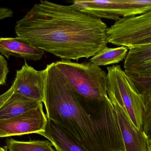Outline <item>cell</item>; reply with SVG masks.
I'll return each mask as SVG.
<instances>
[{
	"mask_svg": "<svg viewBox=\"0 0 151 151\" xmlns=\"http://www.w3.org/2000/svg\"><path fill=\"white\" fill-rule=\"evenodd\" d=\"M47 69L37 71L25 61L24 64L16 72L12 82L13 92L27 98L43 103Z\"/></svg>",
	"mask_w": 151,
	"mask_h": 151,
	"instance_id": "cell-8",
	"label": "cell"
},
{
	"mask_svg": "<svg viewBox=\"0 0 151 151\" xmlns=\"http://www.w3.org/2000/svg\"><path fill=\"white\" fill-rule=\"evenodd\" d=\"M108 43L128 49L151 45V9L142 15L120 18L108 27Z\"/></svg>",
	"mask_w": 151,
	"mask_h": 151,
	"instance_id": "cell-5",
	"label": "cell"
},
{
	"mask_svg": "<svg viewBox=\"0 0 151 151\" xmlns=\"http://www.w3.org/2000/svg\"><path fill=\"white\" fill-rule=\"evenodd\" d=\"M148 151H151V140H148Z\"/></svg>",
	"mask_w": 151,
	"mask_h": 151,
	"instance_id": "cell-20",
	"label": "cell"
},
{
	"mask_svg": "<svg viewBox=\"0 0 151 151\" xmlns=\"http://www.w3.org/2000/svg\"><path fill=\"white\" fill-rule=\"evenodd\" d=\"M13 15V12L10 9L0 7V20L11 17Z\"/></svg>",
	"mask_w": 151,
	"mask_h": 151,
	"instance_id": "cell-18",
	"label": "cell"
},
{
	"mask_svg": "<svg viewBox=\"0 0 151 151\" xmlns=\"http://www.w3.org/2000/svg\"><path fill=\"white\" fill-rule=\"evenodd\" d=\"M46 116L85 151H125L113 105L109 97L89 99L68 84L54 63L46 66Z\"/></svg>",
	"mask_w": 151,
	"mask_h": 151,
	"instance_id": "cell-1",
	"label": "cell"
},
{
	"mask_svg": "<svg viewBox=\"0 0 151 151\" xmlns=\"http://www.w3.org/2000/svg\"><path fill=\"white\" fill-rule=\"evenodd\" d=\"M70 87L80 95L96 100L108 97L106 72L90 62L78 63L62 59L54 62Z\"/></svg>",
	"mask_w": 151,
	"mask_h": 151,
	"instance_id": "cell-3",
	"label": "cell"
},
{
	"mask_svg": "<svg viewBox=\"0 0 151 151\" xmlns=\"http://www.w3.org/2000/svg\"><path fill=\"white\" fill-rule=\"evenodd\" d=\"M0 151H8V150L6 146H5L4 148H2V147H0Z\"/></svg>",
	"mask_w": 151,
	"mask_h": 151,
	"instance_id": "cell-21",
	"label": "cell"
},
{
	"mask_svg": "<svg viewBox=\"0 0 151 151\" xmlns=\"http://www.w3.org/2000/svg\"><path fill=\"white\" fill-rule=\"evenodd\" d=\"M47 118L42 103L35 109L8 119L0 120V138L28 134H40L45 130Z\"/></svg>",
	"mask_w": 151,
	"mask_h": 151,
	"instance_id": "cell-7",
	"label": "cell"
},
{
	"mask_svg": "<svg viewBox=\"0 0 151 151\" xmlns=\"http://www.w3.org/2000/svg\"><path fill=\"white\" fill-rule=\"evenodd\" d=\"M41 103L13 92L0 107V120L22 115L37 108Z\"/></svg>",
	"mask_w": 151,
	"mask_h": 151,
	"instance_id": "cell-12",
	"label": "cell"
},
{
	"mask_svg": "<svg viewBox=\"0 0 151 151\" xmlns=\"http://www.w3.org/2000/svg\"><path fill=\"white\" fill-rule=\"evenodd\" d=\"M111 102L117 115L125 151H148V139L144 132L135 126L118 103Z\"/></svg>",
	"mask_w": 151,
	"mask_h": 151,
	"instance_id": "cell-9",
	"label": "cell"
},
{
	"mask_svg": "<svg viewBox=\"0 0 151 151\" xmlns=\"http://www.w3.org/2000/svg\"><path fill=\"white\" fill-rule=\"evenodd\" d=\"M128 51V48L124 46L115 48L106 46L92 56L90 62L98 66L118 64L125 59Z\"/></svg>",
	"mask_w": 151,
	"mask_h": 151,
	"instance_id": "cell-14",
	"label": "cell"
},
{
	"mask_svg": "<svg viewBox=\"0 0 151 151\" xmlns=\"http://www.w3.org/2000/svg\"><path fill=\"white\" fill-rule=\"evenodd\" d=\"M0 53L8 59L14 56L36 61L43 58L45 51L17 37L0 38Z\"/></svg>",
	"mask_w": 151,
	"mask_h": 151,
	"instance_id": "cell-11",
	"label": "cell"
},
{
	"mask_svg": "<svg viewBox=\"0 0 151 151\" xmlns=\"http://www.w3.org/2000/svg\"><path fill=\"white\" fill-rule=\"evenodd\" d=\"M8 151H56L49 141H30L22 142L7 139L5 141Z\"/></svg>",
	"mask_w": 151,
	"mask_h": 151,
	"instance_id": "cell-15",
	"label": "cell"
},
{
	"mask_svg": "<svg viewBox=\"0 0 151 151\" xmlns=\"http://www.w3.org/2000/svg\"><path fill=\"white\" fill-rule=\"evenodd\" d=\"M13 93V88L12 86L5 93L0 95V107L10 97Z\"/></svg>",
	"mask_w": 151,
	"mask_h": 151,
	"instance_id": "cell-19",
	"label": "cell"
},
{
	"mask_svg": "<svg viewBox=\"0 0 151 151\" xmlns=\"http://www.w3.org/2000/svg\"><path fill=\"white\" fill-rule=\"evenodd\" d=\"M108 28L101 19L76 9L40 1L20 20L17 37L65 60L78 61L95 56L108 43Z\"/></svg>",
	"mask_w": 151,
	"mask_h": 151,
	"instance_id": "cell-2",
	"label": "cell"
},
{
	"mask_svg": "<svg viewBox=\"0 0 151 151\" xmlns=\"http://www.w3.org/2000/svg\"><path fill=\"white\" fill-rule=\"evenodd\" d=\"M124 68L134 81L151 79V45L129 50Z\"/></svg>",
	"mask_w": 151,
	"mask_h": 151,
	"instance_id": "cell-10",
	"label": "cell"
},
{
	"mask_svg": "<svg viewBox=\"0 0 151 151\" xmlns=\"http://www.w3.org/2000/svg\"><path fill=\"white\" fill-rule=\"evenodd\" d=\"M73 6L82 12L98 18L118 20L120 17L142 15L151 9V1L75 0Z\"/></svg>",
	"mask_w": 151,
	"mask_h": 151,
	"instance_id": "cell-6",
	"label": "cell"
},
{
	"mask_svg": "<svg viewBox=\"0 0 151 151\" xmlns=\"http://www.w3.org/2000/svg\"><path fill=\"white\" fill-rule=\"evenodd\" d=\"M40 135L48 140L57 151H85L54 122L48 120L45 130Z\"/></svg>",
	"mask_w": 151,
	"mask_h": 151,
	"instance_id": "cell-13",
	"label": "cell"
},
{
	"mask_svg": "<svg viewBox=\"0 0 151 151\" xmlns=\"http://www.w3.org/2000/svg\"><path fill=\"white\" fill-rule=\"evenodd\" d=\"M8 63L3 56L0 54V88L6 83L7 76L9 73Z\"/></svg>",
	"mask_w": 151,
	"mask_h": 151,
	"instance_id": "cell-17",
	"label": "cell"
},
{
	"mask_svg": "<svg viewBox=\"0 0 151 151\" xmlns=\"http://www.w3.org/2000/svg\"><path fill=\"white\" fill-rule=\"evenodd\" d=\"M143 95V131L148 140H151V84L138 88Z\"/></svg>",
	"mask_w": 151,
	"mask_h": 151,
	"instance_id": "cell-16",
	"label": "cell"
},
{
	"mask_svg": "<svg viewBox=\"0 0 151 151\" xmlns=\"http://www.w3.org/2000/svg\"><path fill=\"white\" fill-rule=\"evenodd\" d=\"M106 69V90L109 99L118 103L135 126L143 131V98L135 81L119 65L108 66Z\"/></svg>",
	"mask_w": 151,
	"mask_h": 151,
	"instance_id": "cell-4",
	"label": "cell"
}]
</instances>
